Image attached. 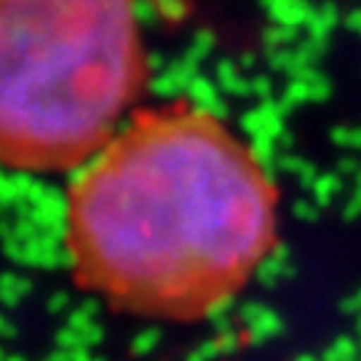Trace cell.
Returning <instances> with one entry per match:
<instances>
[{"mask_svg":"<svg viewBox=\"0 0 361 361\" xmlns=\"http://www.w3.org/2000/svg\"><path fill=\"white\" fill-rule=\"evenodd\" d=\"M65 225L83 289L131 316L201 322L271 255L279 193L222 118L166 104L140 113L78 169Z\"/></svg>","mask_w":361,"mask_h":361,"instance_id":"6da1fadb","label":"cell"},{"mask_svg":"<svg viewBox=\"0 0 361 361\" xmlns=\"http://www.w3.org/2000/svg\"><path fill=\"white\" fill-rule=\"evenodd\" d=\"M145 83L134 0H0V166L83 169Z\"/></svg>","mask_w":361,"mask_h":361,"instance_id":"7a4b0ae2","label":"cell"}]
</instances>
